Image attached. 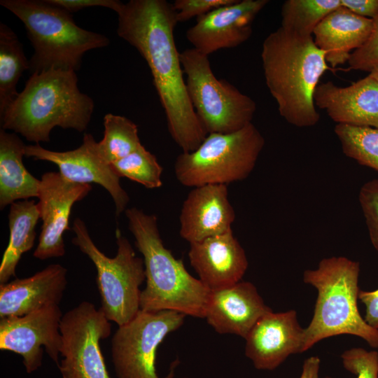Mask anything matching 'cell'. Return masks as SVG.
Returning <instances> with one entry per match:
<instances>
[{"instance_id":"cell-17","label":"cell","mask_w":378,"mask_h":378,"mask_svg":"<svg viewBox=\"0 0 378 378\" xmlns=\"http://www.w3.org/2000/svg\"><path fill=\"white\" fill-rule=\"evenodd\" d=\"M234 219L227 185L194 187L182 204L179 234L190 244L198 242L232 230Z\"/></svg>"},{"instance_id":"cell-4","label":"cell","mask_w":378,"mask_h":378,"mask_svg":"<svg viewBox=\"0 0 378 378\" xmlns=\"http://www.w3.org/2000/svg\"><path fill=\"white\" fill-rule=\"evenodd\" d=\"M125 214L144 262L146 286L141 310H172L204 318L211 291L164 246L156 216L136 207L126 209Z\"/></svg>"},{"instance_id":"cell-7","label":"cell","mask_w":378,"mask_h":378,"mask_svg":"<svg viewBox=\"0 0 378 378\" xmlns=\"http://www.w3.org/2000/svg\"><path fill=\"white\" fill-rule=\"evenodd\" d=\"M264 145V137L252 122L232 133L209 134L194 151L178 155L176 178L192 188L244 180L254 169Z\"/></svg>"},{"instance_id":"cell-26","label":"cell","mask_w":378,"mask_h":378,"mask_svg":"<svg viewBox=\"0 0 378 378\" xmlns=\"http://www.w3.org/2000/svg\"><path fill=\"white\" fill-rule=\"evenodd\" d=\"M103 139L96 144L99 156L111 164L128 155L141 145L138 127L127 118L107 113L103 121Z\"/></svg>"},{"instance_id":"cell-38","label":"cell","mask_w":378,"mask_h":378,"mask_svg":"<svg viewBox=\"0 0 378 378\" xmlns=\"http://www.w3.org/2000/svg\"><path fill=\"white\" fill-rule=\"evenodd\" d=\"M370 75L378 83V65L370 72Z\"/></svg>"},{"instance_id":"cell-12","label":"cell","mask_w":378,"mask_h":378,"mask_svg":"<svg viewBox=\"0 0 378 378\" xmlns=\"http://www.w3.org/2000/svg\"><path fill=\"white\" fill-rule=\"evenodd\" d=\"M62 316L59 304H53L22 316L0 318V349L22 356L27 373L41 366L43 347L58 365Z\"/></svg>"},{"instance_id":"cell-20","label":"cell","mask_w":378,"mask_h":378,"mask_svg":"<svg viewBox=\"0 0 378 378\" xmlns=\"http://www.w3.org/2000/svg\"><path fill=\"white\" fill-rule=\"evenodd\" d=\"M314 104L337 124L378 128V83L369 74L351 85H318Z\"/></svg>"},{"instance_id":"cell-31","label":"cell","mask_w":378,"mask_h":378,"mask_svg":"<svg viewBox=\"0 0 378 378\" xmlns=\"http://www.w3.org/2000/svg\"><path fill=\"white\" fill-rule=\"evenodd\" d=\"M358 200L371 243L378 251V179L363 184L359 192Z\"/></svg>"},{"instance_id":"cell-25","label":"cell","mask_w":378,"mask_h":378,"mask_svg":"<svg viewBox=\"0 0 378 378\" xmlns=\"http://www.w3.org/2000/svg\"><path fill=\"white\" fill-rule=\"evenodd\" d=\"M26 70H29V60L24 55L22 44L12 29L1 22L0 115L18 95L17 84Z\"/></svg>"},{"instance_id":"cell-28","label":"cell","mask_w":378,"mask_h":378,"mask_svg":"<svg viewBox=\"0 0 378 378\" xmlns=\"http://www.w3.org/2000/svg\"><path fill=\"white\" fill-rule=\"evenodd\" d=\"M335 133L347 157L378 172V128L337 124Z\"/></svg>"},{"instance_id":"cell-23","label":"cell","mask_w":378,"mask_h":378,"mask_svg":"<svg viewBox=\"0 0 378 378\" xmlns=\"http://www.w3.org/2000/svg\"><path fill=\"white\" fill-rule=\"evenodd\" d=\"M26 145L16 133L0 130V208L38 197L41 180L25 168L22 158Z\"/></svg>"},{"instance_id":"cell-27","label":"cell","mask_w":378,"mask_h":378,"mask_svg":"<svg viewBox=\"0 0 378 378\" xmlns=\"http://www.w3.org/2000/svg\"><path fill=\"white\" fill-rule=\"evenodd\" d=\"M340 6V0L285 1L281 7V27L302 36H312L318 23Z\"/></svg>"},{"instance_id":"cell-19","label":"cell","mask_w":378,"mask_h":378,"mask_svg":"<svg viewBox=\"0 0 378 378\" xmlns=\"http://www.w3.org/2000/svg\"><path fill=\"white\" fill-rule=\"evenodd\" d=\"M271 310L253 284L241 281L211 291L204 318L216 332L244 339L260 317Z\"/></svg>"},{"instance_id":"cell-16","label":"cell","mask_w":378,"mask_h":378,"mask_svg":"<svg viewBox=\"0 0 378 378\" xmlns=\"http://www.w3.org/2000/svg\"><path fill=\"white\" fill-rule=\"evenodd\" d=\"M304 330L296 311H269L244 338L245 355L257 370H275L290 355L303 353Z\"/></svg>"},{"instance_id":"cell-3","label":"cell","mask_w":378,"mask_h":378,"mask_svg":"<svg viewBox=\"0 0 378 378\" xmlns=\"http://www.w3.org/2000/svg\"><path fill=\"white\" fill-rule=\"evenodd\" d=\"M94 102L80 91L76 71L49 69L31 74L24 89L0 115L1 129L36 144L50 141L55 127L85 131Z\"/></svg>"},{"instance_id":"cell-10","label":"cell","mask_w":378,"mask_h":378,"mask_svg":"<svg viewBox=\"0 0 378 378\" xmlns=\"http://www.w3.org/2000/svg\"><path fill=\"white\" fill-rule=\"evenodd\" d=\"M186 315L172 310H140L118 326L111 340V356L118 378H174V365L164 377L156 372L158 346L184 323Z\"/></svg>"},{"instance_id":"cell-1","label":"cell","mask_w":378,"mask_h":378,"mask_svg":"<svg viewBox=\"0 0 378 378\" xmlns=\"http://www.w3.org/2000/svg\"><path fill=\"white\" fill-rule=\"evenodd\" d=\"M118 36L146 60L164 109L169 134L184 153L194 151L208 134L190 99L174 40L178 22L165 0H130L117 13Z\"/></svg>"},{"instance_id":"cell-8","label":"cell","mask_w":378,"mask_h":378,"mask_svg":"<svg viewBox=\"0 0 378 378\" xmlns=\"http://www.w3.org/2000/svg\"><path fill=\"white\" fill-rule=\"evenodd\" d=\"M72 243L85 254L97 270L101 309L118 326L133 319L141 310L140 286L146 280L143 258L136 256L129 240L116 230L117 254L106 256L94 244L80 218L74 220Z\"/></svg>"},{"instance_id":"cell-34","label":"cell","mask_w":378,"mask_h":378,"mask_svg":"<svg viewBox=\"0 0 378 378\" xmlns=\"http://www.w3.org/2000/svg\"><path fill=\"white\" fill-rule=\"evenodd\" d=\"M70 13L90 7H105L118 13L123 3L118 0H46Z\"/></svg>"},{"instance_id":"cell-14","label":"cell","mask_w":378,"mask_h":378,"mask_svg":"<svg viewBox=\"0 0 378 378\" xmlns=\"http://www.w3.org/2000/svg\"><path fill=\"white\" fill-rule=\"evenodd\" d=\"M96 144L93 136L85 133L82 144L76 149L57 152L36 144L26 146L25 156L55 164L59 174L70 181L82 184L96 183L104 187L113 198L115 215L118 217L126 210L130 197L120 183V177L114 173L110 164L98 154Z\"/></svg>"},{"instance_id":"cell-5","label":"cell","mask_w":378,"mask_h":378,"mask_svg":"<svg viewBox=\"0 0 378 378\" xmlns=\"http://www.w3.org/2000/svg\"><path fill=\"white\" fill-rule=\"evenodd\" d=\"M359 274V262L344 256L325 258L316 269L304 272V282L316 288L317 297L304 330L303 352L323 339L341 335L358 337L378 348V330L358 310Z\"/></svg>"},{"instance_id":"cell-22","label":"cell","mask_w":378,"mask_h":378,"mask_svg":"<svg viewBox=\"0 0 378 378\" xmlns=\"http://www.w3.org/2000/svg\"><path fill=\"white\" fill-rule=\"evenodd\" d=\"M373 20L340 6L326 16L313 31L314 41L325 52L332 69L348 62L351 50L360 48L369 38Z\"/></svg>"},{"instance_id":"cell-6","label":"cell","mask_w":378,"mask_h":378,"mask_svg":"<svg viewBox=\"0 0 378 378\" xmlns=\"http://www.w3.org/2000/svg\"><path fill=\"white\" fill-rule=\"evenodd\" d=\"M24 24L34 52L31 74L49 69L78 71L83 55L109 44L104 35L78 27L71 13L46 0H1Z\"/></svg>"},{"instance_id":"cell-30","label":"cell","mask_w":378,"mask_h":378,"mask_svg":"<svg viewBox=\"0 0 378 378\" xmlns=\"http://www.w3.org/2000/svg\"><path fill=\"white\" fill-rule=\"evenodd\" d=\"M341 358L344 369L356 378H378V352L354 347L344 351Z\"/></svg>"},{"instance_id":"cell-24","label":"cell","mask_w":378,"mask_h":378,"mask_svg":"<svg viewBox=\"0 0 378 378\" xmlns=\"http://www.w3.org/2000/svg\"><path fill=\"white\" fill-rule=\"evenodd\" d=\"M8 217L10 237L0 265L1 284L15 276L22 255L34 246L40 213L34 200H25L10 204Z\"/></svg>"},{"instance_id":"cell-37","label":"cell","mask_w":378,"mask_h":378,"mask_svg":"<svg viewBox=\"0 0 378 378\" xmlns=\"http://www.w3.org/2000/svg\"><path fill=\"white\" fill-rule=\"evenodd\" d=\"M321 359L318 356H310L303 363L300 378H319Z\"/></svg>"},{"instance_id":"cell-15","label":"cell","mask_w":378,"mask_h":378,"mask_svg":"<svg viewBox=\"0 0 378 378\" xmlns=\"http://www.w3.org/2000/svg\"><path fill=\"white\" fill-rule=\"evenodd\" d=\"M267 0H236L197 18L186 31L192 48L209 56L221 49L237 47L252 34V23Z\"/></svg>"},{"instance_id":"cell-21","label":"cell","mask_w":378,"mask_h":378,"mask_svg":"<svg viewBox=\"0 0 378 378\" xmlns=\"http://www.w3.org/2000/svg\"><path fill=\"white\" fill-rule=\"evenodd\" d=\"M67 270L51 264L34 275L0 285V318L22 316L59 304L67 284Z\"/></svg>"},{"instance_id":"cell-9","label":"cell","mask_w":378,"mask_h":378,"mask_svg":"<svg viewBox=\"0 0 378 378\" xmlns=\"http://www.w3.org/2000/svg\"><path fill=\"white\" fill-rule=\"evenodd\" d=\"M208 57L193 48L180 52L192 105L208 134L238 131L251 123L256 104L228 81L217 78Z\"/></svg>"},{"instance_id":"cell-13","label":"cell","mask_w":378,"mask_h":378,"mask_svg":"<svg viewBox=\"0 0 378 378\" xmlns=\"http://www.w3.org/2000/svg\"><path fill=\"white\" fill-rule=\"evenodd\" d=\"M91 190L90 184L70 181L59 172H48L42 175L37 206L43 224L34 258L46 260L65 254L63 234L69 229L72 206Z\"/></svg>"},{"instance_id":"cell-32","label":"cell","mask_w":378,"mask_h":378,"mask_svg":"<svg viewBox=\"0 0 378 378\" xmlns=\"http://www.w3.org/2000/svg\"><path fill=\"white\" fill-rule=\"evenodd\" d=\"M372 20L370 35L360 48L351 53L348 69L370 72L378 65V15Z\"/></svg>"},{"instance_id":"cell-39","label":"cell","mask_w":378,"mask_h":378,"mask_svg":"<svg viewBox=\"0 0 378 378\" xmlns=\"http://www.w3.org/2000/svg\"><path fill=\"white\" fill-rule=\"evenodd\" d=\"M324 378H332V377H326Z\"/></svg>"},{"instance_id":"cell-36","label":"cell","mask_w":378,"mask_h":378,"mask_svg":"<svg viewBox=\"0 0 378 378\" xmlns=\"http://www.w3.org/2000/svg\"><path fill=\"white\" fill-rule=\"evenodd\" d=\"M341 6L352 13L373 20L378 15V0H340Z\"/></svg>"},{"instance_id":"cell-2","label":"cell","mask_w":378,"mask_h":378,"mask_svg":"<svg viewBox=\"0 0 378 378\" xmlns=\"http://www.w3.org/2000/svg\"><path fill=\"white\" fill-rule=\"evenodd\" d=\"M261 59L267 87L280 115L295 127L315 125L320 115L315 108L314 91L322 75L332 69L313 37L280 27L264 40Z\"/></svg>"},{"instance_id":"cell-11","label":"cell","mask_w":378,"mask_h":378,"mask_svg":"<svg viewBox=\"0 0 378 378\" xmlns=\"http://www.w3.org/2000/svg\"><path fill=\"white\" fill-rule=\"evenodd\" d=\"M62 378H110L100 349L111 323L103 311L83 301L63 314L60 323Z\"/></svg>"},{"instance_id":"cell-33","label":"cell","mask_w":378,"mask_h":378,"mask_svg":"<svg viewBox=\"0 0 378 378\" xmlns=\"http://www.w3.org/2000/svg\"><path fill=\"white\" fill-rule=\"evenodd\" d=\"M236 0H175L172 4L178 22H186L194 17L199 18L220 6L234 3Z\"/></svg>"},{"instance_id":"cell-35","label":"cell","mask_w":378,"mask_h":378,"mask_svg":"<svg viewBox=\"0 0 378 378\" xmlns=\"http://www.w3.org/2000/svg\"><path fill=\"white\" fill-rule=\"evenodd\" d=\"M358 300L365 307L364 319L372 328L378 330V289L360 290Z\"/></svg>"},{"instance_id":"cell-29","label":"cell","mask_w":378,"mask_h":378,"mask_svg":"<svg viewBox=\"0 0 378 378\" xmlns=\"http://www.w3.org/2000/svg\"><path fill=\"white\" fill-rule=\"evenodd\" d=\"M110 165L118 177L127 178L147 188H158L162 185V167L156 157L142 144L128 155Z\"/></svg>"},{"instance_id":"cell-18","label":"cell","mask_w":378,"mask_h":378,"mask_svg":"<svg viewBox=\"0 0 378 378\" xmlns=\"http://www.w3.org/2000/svg\"><path fill=\"white\" fill-rule=\"evenodd\" d=\"M188 258L199 279L210 291L241 281L248 265L246 252L232 230L190 244Z\"/></svg>"}]
</instances>
